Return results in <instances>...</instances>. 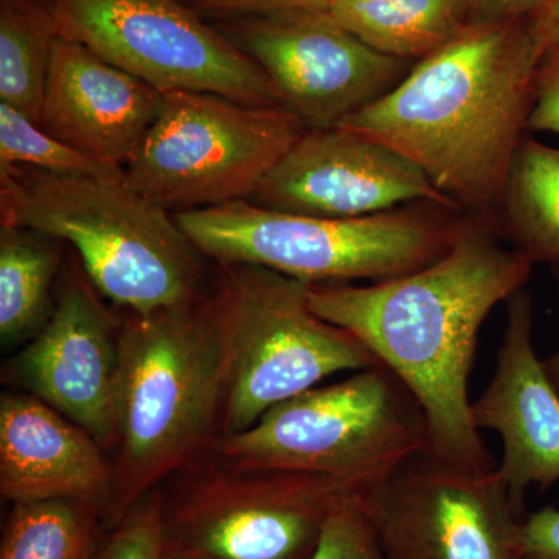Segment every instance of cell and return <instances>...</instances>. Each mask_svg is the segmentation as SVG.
Masks as SVG:
<instances>
[{
	"mask_svg": "<svg viewBox=\"0 0 559 559\" xmlns=\"http://www.w3.org/2000/svg\"><path fill=\"white\" fill-rule=\"evenodd\" d=\"M0 167H25L60 176L121 178L123 170L102 164L44 130L38 121L0 102Z\"/></svg>",
	"mask_w": 559,
	"mask_h": 559,
	"instance_id": "cell-23",
	"label": "cell"
},
{
	"mask_svg": "<svg viewBox=\"0 0 559 559\" xmlns=\"http://www.w3.org/2000/svg\"><path fill=\"white\" fill-rule=\"evenodd\" d=\"M58 36L47 0H0V102L38 123Z\"/></svg>",
	"mask_w": 559,
	"mask_h": 559,
	"instance_id": "cell-21",
	"label": "cell"
},
{
	"mask_svg": "<svg viewBox=\"0 0 559 559\" xmlns=\"http://www.w3.org/2000/svg\"><path fill=\"white\" fill-rule=\"evenodd\" d=\"M507 304L495 377L471 412L477 429L500 437L498 473L521 511L532 485L547 489L559 481V392L533 344L532 296L522 288Z\"/></svg>",
	"mask_w": 559,
	"mask_h": 559,
	"instance_id": "cell-15",
	"label": "cell"
},
{
	"mask_svg": "<svg viewBox=\"0 0 559 559\" xmlns=\"http://www.w3.org/2000/svg\"><path fill=\"white\" fill-rule=\"evenodd\" d=\"M521 559H559V509L547 507L521 522L518 533Z\"/></svg>",
	"mask_w": 559,
	"mask_h": 559,
	"instance_id": "cell-27",
	"label": "cell"
},
{
	"mask_svg": "<svg viewBox=\"0 0 559 559\" xmlns=\"http://www.w3.org/2000/svg\"><path fill=\"white\" fill-rule=\"evenodd\" d=\"M511 249L535 263H559V148L525 135L496 213Z\"/></svg>",
	"mask_w": 559,
	"mask_h": 559,
	"instance_id": "cell-18",
	"label": "cell"
},
{
	"mask_svg": "<svg viewBox=\"0 0 559 559\" xmlns=\"http://www.w3.org/2000/svg\"><path fill=\"white\" fill-rule=\"evenodd\" d=\"M249 201L334 219L364 218L418 202L460 212L409 160L342 127L305 132Z\"/></svg>",
	"mask_w": 559,
	"mask_h": 559,
	"instance_id": "cell-14",
	"label": "cell"
},
{
	"mask_svg": "<svg viewBox=\"0 0 559 559\" xmlns=\"http://www.w3.org/2000/svg\"><path fill=\"white\" fill-rule=\"evenodd\" d=\"M105 510L80 499L13 503L0 559H92L100 546Z\"/></svg>",
	"mask_w": 559,
	"mask_h": 559,
	"instance_id": "cell-22",
	"label": "cell"
},
{
	"mask_svg": "<svg viewBox=\"0 0 559 559\" xmlns=\"http://www.w3.org/2000/svg\"><path fill=\"white\" fill-rule=\"evenodd\" d=\"M527 131L559 134V51H547L540 61Z\"/></svg>",
	"mask_w": 559,
	"mask_h": 559,
	"instance_id": "cell-26",
	"label": "cell"
},
{
	"mask_svg": "<svg viewBox=\"0 0 559 559\" xmlns=\"http://www.w3.org/2000/svg\"><path fill=\"white\" fill-rule=\"evenodd\" d=\"M226 374L210 299L123 320L114 485L105 524L204 457L221 437Z\"/></svg>",
	"mask_w": 559,
	"mask_h": 559,
	"instance_id": "cell-3",
	"label": "cell"
},
{
	"mask_svg": "<svg viewBox=\"0 0 559 559\" xmlns=\"http://www.w3.org/2000/svg\"><path fill=\"white\" fill-rule=\"evenodd\" d=\"M388 559H516L521 522L506 481L426 454L364 496Z\"/></svg>",
	"mask_w": 559,
	"mask_h": 559,
	"instance_id": "cell-11",
	"label": "cell"
},
{
	"mask_svg": "<svg viewBox=\"0 0 559 559\" xmlns=\"http://www.w3.org/2000/svg\"><path fill=\"white\" fill-rule=\"evenodd\" d=\"M53 238L0 224V341L27 344L55 308L53 286L61 266Z\"/></svg>",
	"mask_w": 559,
	"mask_h": 559,
	"instance_id": "cell-20",
	"label": "cell"
},
{
	"mask_svg": "<svg viewBox=\"0 0 559 559\" xmlns=\"http://www.w3.org/2000/svg\"><path fill=\"white\" fill-rule=\"evenodd\" d=\"M114 465L90 432L36 396L0 395V495L13 503L80 499L108 510Z\"/></svg>",
	"mask_w": 559,
	"mask_h": 559,
	"instance_id": "cell-17",
	"label": "cell"
},
{
	"mask_svg": "<svg viewBox=\"0 0 559 559\" xmlns=\"http://www.w3.org/2000/svg\"><path fill=\"white\" fill-rule=\"evenodd\" d=\"M544 55L532 16L469 22L340 127L409 160L460 212L495 223Z\"/></svg>",
	"mask_w": 559,
	"mask_h": 559,
	"instance_id": "cell-2",
	"label": "cell"
},
{
	"mask_svg": "<svg viewBox=\"0 0 559 559\" xmlns=\"http://www.w3.org/2000/svg\"><path fill=\"white\" fill-rule=\"evenodd\" d=\"M0 210L3 226L72 246L100 296L132 314L200 299L204 255L175 213L132 189L124 176L0 167Z\"/></svg>",
	"mask_w": 559,
	"mask_h": 559,
	"instance_id": "cell-4",
	"label": "cell"
},
{
	"mask_svg": "<svg viewBox=\"0 0 559 559\" xmlns=\"http://www.w3.org/2000/svg\"><path fill=\"white\" fill-rule=\"evenodd\" d=\"M210 297L224 352L221 437L255 425L264 412L341 373L381 364L347 330L312 311L310 286L255 264H218Z\"/></svg>",
	"mask_w": 559,
	"mask_h": 559,
	"instance_id": "cell-7",
	"label": "cell"
},
{
	"mask_svg": "<svg viewBox=\"0 0 559 559\" xmlns=\"http://www.w3.org/2000/svg\"><path fill=\"white\" fill-rule=\"evenodd\" d=\"M364 496L349 499L331 514L310 559H388Z\"/></svg>",
	"mask_w": 559,
	"mask_h": 559,
	"instance_id": "cell-25",
	"label": "cell"
},
{
	"mask_svg": "<svg viewBox=\"0 0 559 559\" xmlns=\"http://www.w3.org/2000/svg\"><path fill=\"white\" fill-rule=\"evenodd\" d=\"M533 263L492 221L469 216L439 260L370 285L310 286L312 311L352 333L418 401L423 454L455 468H498L471 412L469 377L485 320L524 288Z\"/></svg>",
	"mask_w": 559,
	"mask_h": 559,
	"instance_id": "cell-1",
	"label": "cell"
},
{
	"mask_svg": "<svg viewBox=\"0 0 559 559\" xmlns=\"http://www.w3.org/2000/svg\"><path fill=\"white\" fill-rule=\"evenodd\" d=\"M194 7L223 20L267 16L293 10H329L331 0H190Z\"/></svg>",
	"mask_w": 559,
	"mask_h": 559,
	"instance_id": "cell-28",
	"label": "cell"
},
{
	"mask_svg": "<svg viewBox=\"0 0 559 559\" xmlns=\"http://www.w3.org/2000/svg\"><path fill=\"white\" fill-rule=\"evenodd\" d=\"M162 105L164 92L76 40H55L39 124L72 148L123 170Z\"/></svg>",
	"mask_w": 559,
	"mask_h": 559,
	"instance_id": "cell-16",
	"label": "cell"
},
{
	"mask_svg": "<svg viewBox=\"0 0 559 559\" xmlns=\"http://www.w3.org/2000/svg\"><path fill=\"white\" fill-rule=\"evenodd\" d=\"M86 274L64 271L44 329L5 364L3 381L49 404L112 455L123 320Z\"/></svg>",
	"mask_w": 559,
	"mask_h": 559,
	"instance_id": "cell-13",
	"label": "cell"
},
{
	"mask_svg": "<svg viewBox=\"0 0 559 559\" xmlns=\"http://www.w3.org/2000/svg\"><path fill=\"white\" fill-rule=\"evenodd\" d=\"M544 367H546L547 374H549L550 381L554 382L555 389L559 392V349L549 359L544 360Z\"/></svg>",
	"mask_w": 559,
	"mask_h": 559,
	"instance_id": "cell-31",
	"label": "cell"
},
{
	"mask_svg": "<svg viewBox=\"0 0 559 559\" xmlns=\"http://www.w3.org/2000/svg\"><path fill=\"white\" fill-rule=\"evenodd\" d=\"M202 255L218 264H255L305 283L385 282L428 266L457 240L468 215L432 202L334 219L235 201L175 213Z\"/></svg>",
	"mask_w": 559,
	"mask_h": 559,
	"instance_id": "cell-5",
	"label": "cell"
},
{
	"mask_svg": "<svg viewBox=\"0 0 559 559\" xmlns=\"http://www.w3.org/2000/svg\"><path fill=\"white\" fill-rule=\"evenodd\" d=\"M224 33L259 62L308 130L340 127L407 75L414 62L371 49L330 10L241 17Z\"/></svg>",
	"mask_w": 559,
	"mask_h": 559,
	"instance_id": "cell-12",
	"label": "cell"
},
{
	"mask_svg": "<svg viewBox=\"0 0 559 559\" xmlns=\"http://www.w3.org/2000/svg\"><path fill=\"white\" fill-rule=\"evenodd\" d=\"M92 559H171L159 489L120 518Z\"/></svg>",
	"mask_w": 559,
	"mask_h": 559,
	"instance_id": "cell-24",
	"label": "cell"
},
{
	"mask_svg": "<svg viewBox=\"0 0 559 559\" xmlns=\"http://www.w3.org/2000/svg\"><path fill=\"white\" fill-rule=\"evenodd\" d=\"M329 10L371 49L412 62L469 24L466 0H331Z\"/></svg>",
	"mask_w": 559,
	"mask_h": 559,
	"instance_id": "cell-19",
	"label": "cell"
},
{
	"mask_svg": "<svg viewBox=\"0 0 559 559\" xmlns=\"http://www.w3.org/2000/svg\"><path fill=\"white\" fill-rule=\"evenodd\" d=\"M60 36L160 92L283 106L259 62L180 0H47Z\"/></svg>",
	"mask_w": 559,
	"mask_h": 559,
	"instance_id": "cell-10",
	"label": "cell"
},
{
	"mask_svg": "<svg viewBox=\"0 0 559 559\" xmlns=\"http://www.w3.org/2000/svg\"><path fill=\"white\" fill-rule=\"evenodd\" d=\"M307 131L285 106L164 92L159 117L124 165V179L171 213L249 201Z\"/></svg>",
	"mask_w": 559,
	"mask_h": 559,
	"instance_id": "cell-9",
	"label": "cell"
},
{
	"mask_svg": "<svg viewBox=\"0 0 559 559\" xmlns=\"http://www.w3.org/2000/svg\"><path fill=\"white\" fill-rule=\"evenodd\" d=\"M469 22H495L530 17L544 0H466Z\"/></svg>",
	"mask_w": 559,
	"mask_h": 559,
	"instance_id": "cell-29",
	"label": "cell"
},
{
	"mask_svg": "<svg viewBox=\"0 0 559 559\" xmlns=\"http://www.w3.org/2000/svg\"><path fill=\"white\" fill-rule=\"evenodd\" d=\"M536 31L547 51H559V0H544L532 16Z\"/></svg>",
	"mask_w": 559,
	"mask_h": 559,
	"instance_id": "cell-30",
	"label": "cell"
},
{
	"mask_svg": "<svg viewBox=\"0 0 559 559\" xmlns=\"http://www.w3.org/2000/svg\"><path fill=\"white\" fill-rule=\"evenodd\" d=\"M159 495L171 559H310L331 514L369 487L301 471L246 468L213 454Z\"/></svg>",
	"mask_w": 559,
	"mask_h": 559,
	"instance_id": "cell-8",
	"label": "cell"
},
{
	"mask_svg": "<svg viewBox=\"0 0 559 559\" xmlns=\"http://www.w3.org/2000/svg\"><path fill=\"white\" fill-rule=\"evenodd\" d=\"M426 444L418 401L378 364L278 403L252 428L219 437L209 452L246 468L301 471L373 488Z\"/></svg>",
	"mask_w": 559,
	"mask_h": 559,
	"instance_id": "cell-6",
	"label": "cell"
},
{
	"mask_svg": "<svg viewBox=\"0 0 559 559\" xmlns=\"http://www.w3.org/2000/svg\"><path fill=\"white\" fill-rule=\"evenodd\" d=\"M516 559H521L520 557H518Z\"/></svg>",
	"mask_w": 559,
	"mask_h": 559,
	"instance_id": "cell-32",
	"label": "cell"
}]
</instances>
